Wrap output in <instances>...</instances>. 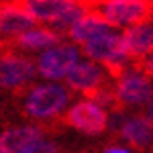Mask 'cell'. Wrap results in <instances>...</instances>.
Instances as JSON below:
<instances>
[{
    "label": "cell",
    "mask_w": 153,
    "mask_h": 153,
    "mask_svg": "<svg viewBox=\"0 0 153 153\" xmlns=\"http://www.w3.org/2000/svg\"><path fill=\"white\" fill-rule=\"evenodd\" d=\"M39 137H45L43 129L39 125H19L0 133V147L6 153H19L23 147H27L31 141Z\"/></svg>",
    "instance_id": "5bb4252c"
},
{
    "label": "cell",
    "mask_w": 153,
    "mask_h": 153,
    "mask_svg": "<svg viewBox=\"0 0 153 153\" xmlns=\"http://www.w3.org/2000/svg\"><path fill=\"white\" fill-rule=\"evenodd\" d=\"M78 59H80V49L76 43L59 41L57 45L39 51V57L35 59V68L43 80L55 82L68 76V71Z\"/></svg>",
    "instance_id": "8992f818"
},
{
    "label": "cell",
    "mask_w": 153,
    "mask_h": 153,
    "mask_svg": "<svg viewBox=\"0 0 153 153\" xmlns=\"http://www.w3.org/2000/svg\"><path fill=\"white\" fill-rule=\"evenodd\" d=\"M112 29H114V27L106 23L98 12L86 10L82 16L68 29V37H70L71 43L84 45L86 41H90V39H94V37H98V35H102V33H108V31H112Z\"/></svg>",
    "instance_id": "30bf717a"
},
{
    "label": "cell",
    "mask_w": 153,
    "mask_h": 153,
    "mask_svg": "<svg viewBox=\"0 0 153 153\" xmlns=\"http://www.w3.org/2000/svg\"><path fill=\"white\" fill-rule=\"evenodd\" d=\"M23 6L33 14L37 23L53 25L61 14L71 10L74 6H78L82 0H21Z\"/></svg>",
    "instance_id": "8fae6325"
},
{
    "label": "cell",
    "mask_w": 153,
    "mask_h": 153,
    "mask_svg": "<svg viewBox=\"0 0 153 153\" xmlns=\"http://www.w3.org/2000/svg\"><path fill=\"white\" fill-rule=\"evenodd\" d=\"M104 153H131V149H125V147H108V149H104Z\"/></svg>",
    "instance_id": "ac0fdd59"
},
{
    "label": "cell",
    "mask_w": 153,
    "mask_h": 153,
    "mask_svg": "<svg viewBox=\"0 0 153 153\" xmlns=\"http://www.w3.org/2000/svg\"><path fill=\"white\" fill-rule=\"evenodd\" d=\"M70 98H71L70 88L63 84L57 82L37 84L25 92L23 100L25 114L33 120H39V123L51 120V118L65 112V108L70 106Z\"/></svg>",
    "instance_id": "6da1fadb"
},
{
    "label": "cell",
    "mask_w": 153,
    "mask_h": 153,
    "mask_svg": "<svg viewBox=\"0 0 153 153\" xmlns=\"http://www.w3.org/2000/svg\"><path fill=\"white\" fill-rule=\"evenodd\" d=\"M137 68H139V70H143L147 76H149V78H153V53H149L147 57H143V59H139Z\"/></svg>",
    "instance_id": "e0dca14e"
},
{
    "label": "cell",
    "mask_w": 153,
    "mask_h": 153,
    "mask_svg": "<svg viewBox=\"0 0 153 153\" xmlns=\"http://www.w3.org/2000/svg\"><path fill=\"white\" fill-rule=\"evenodd\" d=\"M61 41L57 31H53L51 27H33L29 31H25L16 37L12 43L23 51H43L47 47H53Z\"/></svg>",
    "instance_id": "9a60e30c"
},
{
    "label": "cell",
    "mask_w": 153,
    "mask_h": 153,
    "mask_svg": "<svg viewBox=\"0 0 153 153\" xmlns=\"http://www.w3.org/2000/svg\"><path fill=\"white\" fill-rule=\"evenodd\" d=\"M82 51L88 59L104 65L106 71L110 74V78H117L131 61L125 37H123V33H117L114 29L86 41L82 45Z\"/></svg>",
    "instance_id": "3957f363"
},
{
    "label": "cell",
    "mask_w": 153,
    "mask_h": 153,
    "mask_svg": "<svg viewBox=\"0 0 153 153\" xmlns=\"http://www.w3.org/2000/svg\"><path fill=\"white\" fill-rule=\"evenodd\" d=\"M0 153H6V151H4V149H2V147H0Z\"/></svg>",
    "instance_id": "ffe728a7"
},
{
    "label": "cell",
    "mask_w": 153,
    "mask_h": 153,
    "mask_svg": "<svg viewBox=\"0 0 153 153\" xmlns=\"http://www.w3.org/2000/svg\"><path fill=\"white\" fill-rule=\"evenodd\" d=\"M84 6L98 12L114 29H127L131 25L145 23L153 16V6L147 0H82Z\"/></svg>",
    "instance_id": "7a4b0ae2"
},
{
    "label": "cell",
    "mask_w": 153,
    "mask_h": 153,
    "mask_svg": "<svg viewBox=\"0 0 153 153\" xmlns=\"http://www.w3.org/2000/svg\"><path fill=\"white\" fill-rule=\"evenodd\" d=\"M147 2H149V4H151V6H153V0H147Z\"/></svg>",
    "instance_id": "44dd1931"
},
{
    "label": "cell",
    "mask_w": 153,
    "mask_h": 153,
    "mask_svg": "<svg viewBox=\"0 0 153 153\" xmlns=\"http://www.w3.org/2000/svg\"><path fill=\"white\" fill-rule=\"evenodd\" d=\"M19 153H59V147L55 141L45 139V137H39L35 141H31L27 147H23Z\"/></svg>",
    "instance_id": "2e32d148"
},
{
    "label": "cell",
    "mask_w": 153,
    "mask_h": 153,
    "mask_svg": "<svg viewBox=\"0 0 153 153\" xmlns=\"http://www.w3.org/2000/svg\"><path fill=\"white\" fill-rule=\"evenodd\" d=\"M110 74L106 71L104 65H100L98 61L92 59H78L71 70L65 76L68 88L74 92H80L84 96H92L96 90H100L102 86H106V78Z\"/></svg>",
    "instance_id": "ba28073f"
},
{
    "label": "cell",
    "mask_w": 153,
    "mask_h": 153,
    "mask_svg": "<svg viewBox=\"0 0 153 153\" xmlns=\"http://www.w3.org/2000/svg\"><path fill=\"white\" fill-rule=\"evenodd\" d=\"M123 37H125L131 59H143L149 53H153V25H149L147 21L127 27Z\"/></svg>",
    "instance_id": "4fadbf2b"
},
{
    "label": "cell",
    "mask_w": 153,
    "mask_h": 153,
    "mask_svg": "<svg viewBox=\"0 0 153 153\" xmlns=\"http://www.w3.org/2000/svg\"><path fill=\"white\" fill-rule=\"evenodd\" d=\"M35 61L25 55L2 51L0 53V90H23L35 80Z\"/></svg>",
    "instance_id": "52a82bcc"
},
{
    "label": "cell",
    "mask_w": 153,
    "mask_h": 153,
    "mask_svg": "<svg viewBox=\"0 0 153 153\" xmlns=\"http://www.w3.org/2000/svg\"><path fill=\"white\" fill-rule=\"evenodd\" d=\"M37 21L23 6L21 0L0 2V45L12 43L21 33L33 29Z\"/></svg>",
    "instance_id": "9c48e42d"
},
{
    "label": "cell",
    "mask_w": 153,
    "mask_h": 153,
    "mask_svg": "<svg viewBox=\"0 0 153 153\" xmlns=\"http://www.w3.org/2000/svg\"><path fill=\"white\" fill-rule=\"evenodd\" d=\"M147 118L153 123V96H151V100L147 102Z\"/></svg>",
    "instance_id": "d6986e66"
},
{
    "label": "cell",
    "mask_w": 153,
    "mask_h": 153,
    "mask_svg": "<svg viewBox=\"0 0 153 153\" xmlns=\"http://www.w3.org/2000/svg\"><path fill=\"white\" fill-rule=\"evenodd\" d=\"M65 125L86 135H100L108 129V110L94 98L78 100L65 108L63 112Z\"/></svg>",
    "instance_id": "5b68a950"
},
{
    "label": "cell",
    "mask_w": 153,
    "mask_h": 153,
    "mask_svg": "<svg viewBox=\"0 0 153 153\" xmlns=\"http://www.w3.org/2000/svg\"><path fill=\"white\" fill-rule=\"evenodd\" d=\"M114 98H117L118 106H141L147 104L153 96V84L149 76L143 70L135 68H125V70L114 78Z\"/></svg>",
    "instance_id": "277c9868"
},
{
    "label": "cell",
    "mask_w": 153,
    "mask_h": 153,
    "mask_svg": "<svg viewBox=\"0 0 153 153\" xmlns=\"http://www.w3.org/2000/svg\"><path fill=\"white\" fill-rule=\"evenodd\" d=\"M118 133L135 149H145L153 143V123L147 117H125L118 127Z\"/></svg>",
    "instance_id": "7c38bea8"
}]
</instances>
